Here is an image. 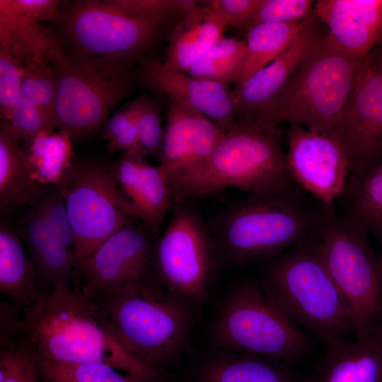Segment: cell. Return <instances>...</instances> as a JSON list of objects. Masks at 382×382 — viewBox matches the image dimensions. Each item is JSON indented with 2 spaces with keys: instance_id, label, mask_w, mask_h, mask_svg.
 I'll list each match as a JSON object with an SVG mask.
<instances>
[{
  "instance_id": "cell-1",
  "label": "cell",
  "mask_w": 382,
  "mask_h": 382,
  "mask_svg": "<svg viewBox=\"0 0 382 382\" xmlns=\"http://www.w3.org/2000/svg\"><path fill=\"white\" fill-rule=\"evenodd\" d=\"M23 318L22 341L35 358L103 364L149 382L165 381L125 345L103 309L69 283L42 293Z\"/></svg>"
},
{
  "instance_id": "cell-2",
  "label": "cell",
  "mask_w": 382,
  "mask_h": 382,
  "mask_svg": "<svg viewBox=\"0 0 382 382\" xmlns=\"http://www.w3.org/2000/svg\"><path fill=\"white\" fill-rule=\"evenodd\" d=\"M301 190L249 194L221 210L208 226L218 259L235 266L265 262L313 236L323 205Z\"/></svg>"
},
{
  "instance_id": "cell-3",
  "label": "cell",
  "mask_w": 382,
  "mask_h": 382,
  "mask_svg": "<svg viewBox=\"0 0 382 382\" xmlns=\"http://www.w3.org/2000/svg\"><path fill=\"white\" fill-rule=\"evenodd\" d=\"M366 66V57L342 50L328 35L321 34L253 125L272 129L289 123L312 132L329 134Z\"/></svg>"
},
{
  "instance_id": "cell-4",
  "label": "cell",
  "mask_w": 382,
  "mask_h": 382,
  "mask_svg": "<svg viewBox=\"0 0 382 382\" xmlns=\"http://www.w3.org/2000/svg\"><path fill=\"white\" fill-rule=\"evenodd\" d=\"M313 237L265 262L260 284L290 320L328 347L349 340L355 330Z\"/></svg>"
},
{
  "instance_id": "cell-5",
  "label": "cell",
  "mask_w": 382,
  "mask_h": 382,
  "mask_svg": "<svg viewBox=\"0 0 382 382\" xmlns=\"http://www.w3.org/2000/svg\"><path fill=\"white\" fill-rule=\"evenodd\" d=\"M317 252L345 299L356 340L382 342V261L369 232L334 207H323L314 234Z\"/></svg>"
},
{
  "instance_id": "cell-6",
  "label": "cell",
  "mask_w": 382,
  "mask_h": 382,
  "mask_svg": "<svg viewBox=\"0 0 382 382\" xmlns=\"http://www.w3.org/2000/svg\"><path fill=\"white\" fill-rule=\"evenodd\" d=\"M95 302L125 345L162 372L190 342L195 306L154 280L126 286Z\"/></svg>"
},
{
  "instance_id": "cell-7",
  "label": "cell",
  "mask_w": 382,
  "mask_h": 382,
  "mask_svg": "<svg viewBox=\"0 0 382 382\" xmlns=\"http://www.w3.org/2000/svg\"><path fill=\"white\" fill-rule=\"evenodd\" d=\"M217 349L285 364L313 349L305 334L279 308L261 284L244 282L221 301L212 327Z\"/></svg>"
},
{
  "instance_id": "cell-8",
  "label": "cell",
  "mask_w": 382,
  "mask_h": 382,
  "mask_svg": "<svg viewBox=\"0 0 382 382\" xmlns=\"http://www.w3.org/2000/svg\"><path fill=\"white\" fill-rule=\"evenodd\" d=\"M153 19L128 14L108 1H62L55 23L65 52L110 58L132 66L163 37L178 19Z\"/></svg>"
},
{
  "instance_id": "cell-9",
  "label": "cell",
  "mask_w": 382,
  "mask_h": 382,
  "mask_svg": "<svg viewBox=\"0 0 382 382\" xmlns=\"http://www.w3.org/2000/svg\"><path fill=\"white\" fill-rule=\"evenodd\" d=\"M281 131L240 125L225 132L186 197H202L227 187L249 194L286 190L297 185L280 143Z\"/></svg>"
},
{
  "instance_id": "cell-10",
  "label": "cell",
  "mask_w": 382,
  "mask_h": 382,
  "mask_svg": "<svg viewBox=\"0 0 382 382\" xmlns=\"http://www.w3.org/2000/svg\"><path fill=\"white\" fill-rule=\"evenodd\" d=\"M54 69L57 127L75 140L104 125L134 87L131 66L116 59L65 52Z\"/></svg>"
},
{
  "instance_id": "cell-11",
  "label": "cell",
  "mask_w": 382,
  "mask_h": 382,
  "mask_svg": "<svg viewBox=\"0 0 382 382\" xmlns=\"http://www.w3.org/2000/svg\"><path fill=\"white\" fill-rule=\"evenodd\" d=\"M54 185L64 199L69 217L75 267L109 237L139 219L134 206L117 183L110 164L88 158H75Z\"/></svg>"
},
{
  "instance_id": "cell-12",
  "label": "cell",
  "mask_w": 382,
  "mask_h": 382,
  "mask_svg": "<svg viewBox=\"0 0 382 382\" xmlns=\"http://www.w3.org/2000/svg\"><path fill=\"white\" fill-rule=\"evenodd\" d=\"M152 249L154 280L194 306L207 296L218 255L213 236L187 201L175 202Z\"/></svg>"
},
{
  "instance_id": "cell-13",
  "label": "cell",
  "mask_w": 382,
  "mask_h": 382,
  "mask_svg": "<svg viewBox=\"0 0 382 382\" xmlns=\"http://www.w3.org/2000/svg\"><path fill=\"white\" fill-rule=\"evenodd\" d=\"M156 238L143 222L132 221L75 267L71 284L97 301L126 286L153 281Z\"/></svg>"
},
{
  "instance_id": "cell-14",
  "label": "cell",
  "mask_w": 382,
  "mask_h": 382,
  "mask_svg": "<svg viewBox=\"0 0 382 382\" xmlns=\"http://www.w3.org/2000/svg\"><path fill=\"white\" fill-rule=\"evenodd\" d=\"M342 147L349 177L358 178L382 157V72L366 66L329 133Z\"/></svg>"
},
{
  "instance_id": "cell-15",
  "label": "cell",
  "mask_w": 382,
  "mask_h": 382,
  "mask_svg": "<svg viewBox=\"0 0 382 382\" xmlns=\"http://www.w3.org/2000/svg\"><path fill=\"white\" fill-rule=\"evenodd\" d=\"M289 174L304 192L331 209L342 195L349 177V163L340 143L329 134L289 125L287 132Z\"/></svg>"
},
{
  "instance_id": "cell-16",
  "label": "cell",
  "mask_w": 382,
  "mask_h": 382,
  "mask_svg": "<svg viewBox=\"0 0 382 382\" xmlns=\"http://www.w3.org/2000/svg\"><path fill=\"white\" fill-rule=\"evenodd\" d=\"M139 64V79L152 91L201 113L225 132L238 125L229 86L169 69L154 57L146 58Z\"/></svg>"
},
{
  "instance_id": "cell-17",
  "label": "cell",
  "mask_w": 382,
  "mask_h": 382,
  "mask_svg": "<svg viewBox=\"0 0 382 382\" xmlns=\"http://www.w3.org/2000/svg\"><path fill=\"white\" fill-rule=\"evenodd\" d=\"M315 12L294 41L271 63L231 89L238 124L253 125L286 83L322 34Z\"/></svg>"
},
{
  "instance_id": "cell-18",
  "label": "cell",
  "mask_w": 382,
  "mask_h": 382,
  "mask_svg": "<svg viewBox=\"0 0 382 382\" xmlns=\"http://www.w3.org/2000/svg\"><path fill=\"white\" fill-rule=\"evenodd\" d=\"M314 12L342 50L366 57L382 42V0H318Z\"/></svg>"
},
{
  "instance_id": "cell-19",
  "label": "cell",
  "mask_w": 382,
  "mask_h": 382,
  "mask_svg": "<svg viewBox=\"0 0 382 382\" xmlns=\"http://www.w3.org/2000/svg\"><path fill=\"white\" fill-rule=\"evenodd\" d=\"M227 23L222 16L203 3L191 1L169 37L163 65L185 72L199 57L223 38Z\"/></svg>"
},
{
  "instance_id": "cell-20",
  "label": "cell",
  "mask_w": 382,
  "mask_h": 382,
  "mask_svg": "<svg viewBox=\"0 0 382 382\" xmlns=\"http://www.w3.org/2000/svg\"><path fill=\"white\" fill-rule=\"evenodd\" d=\"M0 48L24 66H54L65 52L57 33L27 18L13 0H0Z\"/></svg>"
},
{
  "instance_id": "cell-21",
  "label": "cell",
  "mask_w": 382,
  "mask_h": 382,
  "mask_svg": "<svg viewBox=\"0 0 382 382\" xmlns=\"http://www.w3.org/2000/svg\"><path fill=\"white\" fill-rule=\"evenodd\" d=\"M18 231L34 263L41 294L61 283L71 284L74 254L56 237L35 205H29Z\"/></svg>"
},
{
  "instance_id": "cell-22",
  "label": "cell",
  "mask_w": 382,
  "mask_h": 382,
  "mask_svg": "<svg viewBox=\"0 0 382 382\" xmlns=\"http://www.w3.org/2000/svg\"><path fill=\"white\" fill-rule=\"evenodd\" d=\"M20 137L7 120L0 122V212L8 216L30 205L45 185L35 176Z\"/></svg>"
},
{
  "instance_id": "cell-23",
  "label": "cell",
  "mask_w": 382,
  "mask_h": 382,
  "mask_svg": "<svg viewBox=\"0 0 382 382\" xmlns=\"http://www.w3.org/2000/svg\"><path fill=\"white\" fill-rule=\"evenodd\" d=\"M193 112L168 100L163 154L158 166L171 189L173 204L183 201L192 174L195 158Z\"/></svg>"
},
{
  "instance_id": "cell-24",
  "label": "cell",
  "mask_w": 382,
  "mask_h": 382,
  "mask_svg": "<svg viewBox=\"0 0 382 382\" xmlns=\"http://www.w3.org/2000/svg\"><path fill=\"white\" fill-rule=\"evenodd\" d=\"M308 382H382V342L345 340L328 347Z\"/></svg>"
},
{
  "instance_id": "cell-25",
  "label": "cell",
  "mask_w": 382,
  "mask_h": 382,
  "mask_svg": "<svg viewBox=\"0 0 382 382\" xmlns=\"http://www.w3.org/2000/svg\"><path fill=\"white\" fill-rule=\"evenodd\" d=\"M0 291L23 311L42 294L34 263L18 229L4 221L0 224Z\"/></svg>"
},
{
  "instance_id": "cell-26",
  "label": "cell",
  "mask_w": 382,
  "mask_h": 382,
  "mask_svg": "<svg viewBox=\"0 0 382 382\" xmlns=\"http://www.w3.org/2000/svg\"><path fill=\"white\" fill-rule=\"evenodd\" d=\"M198 382H308L288 364L217 349L201 364Z\"/></svg>"
},
{
  "instance_id": "cell-27",
  "label": "cell",
  "mask_w": 382,
  "mask_h": 382,
  "mask_svg": "<svg viewBox=\"0 0 382 382\" xmlns=\"http://www.w3.org/2000/svg\"><path fill=\"white\" fill-rule=\"evenodd\" d=\"M308 18L296 22L265 23L250 27L246 31V58L237 83L248 79L277 58L299 34Z\"/></svg>"
},
{
  "instance_id": "cell-28",
  "label": "cell",
  "mask_w": 382,
  "mask_h": 382,
  "mask_svg": "<svg viewBox=\"0 0 382 382\" xmlns=\"http://www.w3.org/2000/svg\"><path fill=\"white\" fill-rule=\"evenodd\" d=\"M345 196L349 200L345 214L372 233L382 248V157L360 178H348Z\"/></svg>"
},
{
  "instance_id": "cell-29",
  "label": "cell",
  "mask_w": 382,
  "mask_h": 382,
  "mask_svg": "<svg viewBox=\"0 0 382 382\" xmlns=\"http://www.w3.org/2000/svg\"><path fill=\"white\" fill-rule=\"evenodd\" d=\"M133 205L139 219L158 237L166 214L173 205V196L159 166L150 164L147 158L141 163L137 197Z\"/></svg>"
},
{
  "instance_id": "cell-30",
  "label": "cell",
  "mask_w": 382,
  "mask_h": 382,
  "mask_svg": "<svg viewBox=\"0 0 382 382\" xmlns=\"http://www.w3.org/2000/svg\"><path fill=\"white\" fill-rule=\"evenodd\" d=\"M246 58L245 41L223 37L186 71L193 77L227 86L239 81Z\"/></svg>"
},
{
  "instance_id": "cell-31",
  "label": "cell",
  "mask_w": 382,
  "mask_h": 382,
  "mask_svg": "<svg viewBox=\"0 0 382 382\" xmlns=\"http://www.w3.org/2000/svg\"><path fill=\"white\" fill-rule=\"evenodd\" d=\"M69 137L45 133L38 136L25 150L37 180L42 185L54 184L70 165L71 146Z\"/></svg>"
},
{
  "instance_id": "cell-32",
  "label": "cell",
  "mask_w": 382,
  "mask_h": 382,
  "mask_svg": "<svg viewBox=\"0 0 382 382\" xmlns=\"http://www.w3.org/2000/svg\"><path fill=\"white\" fill-rule=\"evenodd\" d=\"M35 359L41 382H149L103 364L65 363L35 357Z\"/></svg>"
},
{
  "instance_id": "cell-33",
  "label": "cell",
  "mask_w": 382,
  "mask_h": 382,
  "mask_svg": "<svg viewBox=\"0 0 382 382\" xmlns=\"http://www.w3.org/2000/svg\"><path fill=\"white\" fill-rule=\"evenodd\" d=\"M23 83L18 98L9 121L16 129L23 148L27 150L40 134L52 133L54 126L35 102L32 80L27 66L22 70Z\"/></svg>"
},
{
  "instance_id": "cell-34",
  "label": "cell",
  "mask_w": 382,
  "mask_h": 382,
  "mask_svg": "<svg viewBox=\"0 0 382 382\" xmlns=\"http://www.w3.org/2000/svg\"><path fill=\"white\" fill-rule=\"evenodd\" d=\"M141 97L125 104L106 121L103 137L108 141L110 153L136 149Z\"/></svg>"
},
{
  "instance_id": "cell-35",
  "label": "cell",
  "mask_w": 382,
  "mask_h": 382,
  "mask_svg": "<svg viewBox=\"0 0 382 382\" xmlns=\"http://www.w3.org/2000/svg\"><path fill=\"white\" fill-rule=\"evenodd\" d=\"M30 204L37 208L56 237L74 254V237L69 217L64 199L56 185H45Z\"/></svg>"
},
{
  "instance_id": "cell-36",
  "label": "cell",
  "mask_w": 382,
  "mask_h": 382,
  "mask_svg": "<svg viewBox=\"0 0 382 382\" xmlns=\"http://www.w3.org/2000/svg\"><path fill=\"white\" fill-rule=\"evenodd\" d=\"M139 135L137 149L144 156H152L161 161L165 127L161 119L160 106L156 100L141 96L139 118Z\"/></svg>"
},
{
  "instance_id": "cell-37",
  "label": "cell",
  "mask_w": 382,
  "mask_h": 382,
  "mask_svg": "<svg viewBox=\"0 0 382 382\" xmlns=\"http://www.w3.org/2000/svg\"><path fill=\"white\" fill-rule=\"evenodd\" d=\"M0 382H40L34 355L23 341L0 346Z\"/></svg>"
},
{
  "instance_id": "cell-38",
  "label": "cell",
  "mask_w": 382,
  "mask_h": 382,
  "mask_svg": "<svg viewBox=\"0 0 382 382\" xmlns=\"http://www.w3.org/2000/svg\"><path fill=\"white\" fill-rule=\"evenodd\" d=\"M24 65L6 50L0 48V116L1 120L10 121L18 98Z\"/></svg>"
},
{
  "instance_id": "cell-39",
  "label": "cell",
  "mask_w": 382,
  "mask_h": 382,
  "mask_svg": "<svg viewBox=\"0 0 382 382\" xmlns=\"http://www.w3.org/2000/svg\"><path fill=\"white\" fill-rule=\"evenodd\" d=\"M315 2L313 0H262L247 30L260 23L304 20L313 13Z\"/></svg>"
},
{
  "instance_id": "cell-40",
  "label": "cell",
  "mask_w": 382,
  "mask_h": 382,
  "mask_svg": "<svg viewBox=\"0 0 382 382\" xmlns=\"http://www.w3.org/2000/svg\"><path fill=\"white\" fill-rule=\"evenodd\" d=\"M204 4L222 16L227 26L246 32L262 0H211Z\"/></svg>"
},
{
  "instance_id": "cell-41",
  "label": "cell",
  "mask_w": 382,
  "mask_h": 382,
  "mask_svg": "<svg viewBox=\"0 0 382 382\" xmlns=\"http://www.w3.org/2000/svg\"><path fill=\"white\" fill-rule=\"evenodd\" d=\"M21 11L29 19L39 22H56L62 5L59 0H13Z\"/></svg>"
},
{
  "instance_id": "cell-42",
  "label": "cell",
  "mask_w": 382,
  "mask_h": 382,
  "mask_svg": "<svg viewBox=\"0 0 382 382\" xmlns=\"http://www.w3.org/2000/svg\"><path fill=\"white\" fill-rule=\"evenodd\" d=\"M366 59L369 66L382 72V42L370 51Z\"/></svg>"
},
{
  "instance_id": "cell-43",
  "label": "cell",
  "mask_w": 382,
  "mask_h": 382,
  "mask_svg": "<svg viewBox=\"0 0 382 382\" xmlns=\"http://www.w3.org/2000/svg\"><path fill=\"white\" fill-rule=\"evenodd\" d=\"M380 255H381V261H382V248H381V253H380Z\"/></svg>"
}]
</instances>
